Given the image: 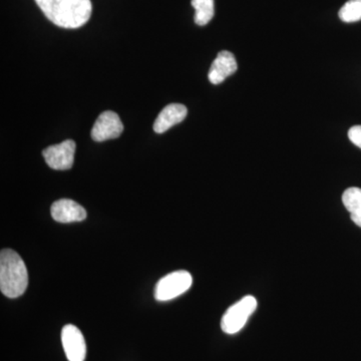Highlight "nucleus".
Listing matches in <instances>:
<instances>
[{
	"label": "nucleus",
	"mask_w": 361,
	"mask_h": 361,
	"mask_svg": "<svg viewBox=\"0 0 361 361\" xmlns=\"http://www.w3.org/2000/svg\"><path fill=\"white\" fill-rule=\"evenodd\" d=\"M47 20L59 27H82L92 16L90 0H35Z\"/></svg>",
	"instance_id": "obj_1"
},
{
	"label": "nucleus",
	"mask_w": 361,
	"mask_h": 361,
	"mask_svg": "<svg viewBox=\"0 0 361 361\" xmlns=\"http://www.w3.org/2000/svg\"><path fill=\"white\" fill-rule=\"evenodd\" d=\"M28 286V272L23 258L11 249L0 253V290L8 298H18Z\"/></svg>",
	"instance_id": "obj_2"
},
{
	"label": "nucleus",
	"mask_w": 361,
	"mask_h": 361,
	"mask_svg": "<svg viewBox=\"0 0 361 361\" xmlns=\"http://www.w3.org/2000/svg\"><path fill=\"white\" fill-rule=\"evenodd\" d=\"M257 299L252 295L244 296L233 304L221 319V329L227 334H235L245 326L249 318L257 310Z\"/></svg>",
	"instance_id": "obj_3"
},
{
	"label": "nucleus",
	"mask_w": 361,
	"mask_h": 361,
	"mask_svg": "<svg viewBox=\"0 0 361 361\" xmlns=\"http://www.w3.org/2000/svg\"><path fill=\"white\" fill-rule=\"evenodd\" d=\"M193 284L191 273L185 270L169 273L159 280L155 288L156 300L170 301L189 290Z\"/></svg>",
	"instance_id": "obj_4"
},
{
	"label": "nucleus",
	"mask_w": 361,
	"mask_h": 361,
	"mask_svg": "<svg viewBox=\"0 0 361 361\" xmlns=\"http://www.w3.org/2000/svg\"><path fill=\"white\" fill-rule=\"evenodd\" d=\"M75 142L66 140L61 144L54 145L44 149L42 155L49 168L54 170H70L75 161Z\"/></svg>",
	"instance_id": "obj_5"
},
{
	"label": "nucleus",
	"mask_w": 361,
	"mask_h": 361,
	"mask_svg": "<svg viewBox=\"0 0 361 361\" xmlns=\"http://www.w3.org/2000/svg\"><path fill=\"white\" fill-rule=\"evenodd\" d=\"M123 125L120 116L115 111H106L99 116L92 130L94 142H104L116 139L122 135Z\"/></svg>",
	"instance_id": "obj_6"
},
{
	"label": "nucleus",
	"mask_w": 361,
	"mask_h": 361,
	"mask_svg": "<svg viewBox=\"0 0 361 361\" xmlns=\"http://www.w3.org/2000/svg\"><path fill=\"white\" fill-rule=\"evenodd\" d=\"M61 342L68 361H85L87 344L84 336L77 326L66 325L61 331Z\"/></svg>",
	"instance_id": "obj_7"
},
{
	"label": "nucleus",
	"mask_w": 361,
	"mask_h": 361,
	"mask_svg": "<svg viewBox=\"0 0 361 361\" xmlns=\"http://www.w3.org/2000/svg\"><path fill=\"white\" fill-rule=\"evenodd\" d=\"M51 213L54 221L59 223L82 222L87 218L84 207L70 199H61L51 205Z\"/></svg>",
	"instance_id": "obj_8"
},
{
	"label": "nucleus",
	"mask_w": 361,
	"mask_h": 361,
	"mask_svg": "<svg viewBox=\"0 0 361 361\" xmlns=\"http://www.w3.org/2000/svg\"><path fill=\"white\" fill-rule=\"evenodd\" d=\"M238 65L232 52L223 51L218 54L209 71L208 78L211 84L220 85L226 78L236 73Z\"/></svg>",
	"instance_id": "obj_9"
},
{
	"label": "nucleus",
	"mask_w": 361,
	"mask_h": 361,
	"mask_svg": "<svg viewBox=\"0 0 361 361\" xmlns=\"http://www.w3.org/2000/svg\"><path fill=\"white\" fill-rule=\"evenodd\" d=\"M188 110L184 104H170L161 110L154 123V130L157 134H163L169 129L185 120Z\"/></svg>",
	"instance_id": "obj_10"
},
{
	"label": "nucleus",
	"mask_w": 361,
	"mask_h": 361,
	"mask_svg": "<svg viewBox=\"0 0 361 361\" xmlns=\"http://www.w3.org/2000/svg\"><path fill=\"white\" fill-rule=\"evenodd\" d=\"M192 6L195 9L194 20L196 25H208L214 18V0H192Z\"/></svg>",
	"instance_id": "obj_11"
},
{
	"label": "nucleus",
	"mask_w": 361,
	"mask_h": 361,
	"mask_svg": "<svg viewBox=\"0 0 361 361\" xmlns=\"http://www.w3.org/2000/svg\"><path fill=\"white\" fill-rule=\"evenodd\" d=\"M339 18L343 23H356L361 20V0H348L339 11Z\"/></svg>",
	"instance_id": "obj_12"
},
{
	"label": "nucleus",
	"mask_w": 361,
	"mask_h": 361,
	"mask_svg": "<svg viewBox=\"0 0 361 361\" xmlns=\"http://www.w3.org/2000/svg\"><path fill=\"white\" fill-rule=\"evenodd\" d=\"M342 202L349 213L361 211V188H348L342 195Z\"/></svg>",
	"instance_id": "obj_13"
},
{
	"label": "nucleus",
	"mask_w": 361,
	"mask_h": 361,
	"mask_svg": "<svg viewBox=\"0 0 361 361\" xmlns=\"http://www.w3.org/2000/svg\"><path fill=\"white\" fill-rule=\"evenodd\" d=\"M348 137L356 147L361 149V126H355L348 130Z\"/></svg>",
	"instance_id": "obj_14"
},
{
	"label": "nucleus",
	"mask_w": 361,
	"mask_h": 361,
	"mask_svg": "<svg viewBox=\"0 0 361 361\" xmlns=\"http://www.w3.org/2000/svg\"><path fill=\"white\" fill-rule=\"evenodd\" d=\"M350 217L351 220H353L358 227L361 228V211H360V212L350 214Z\"/></svg>",
	"instance_id": "obj_15"
}]
</instances>
